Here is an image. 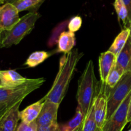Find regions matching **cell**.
<instances>
[{"label": "cell", "mask_w": 131, "mask_h": 131, "mask_svg": "<svg viewBox=\"0 0 131 131\" xmlns=\"http://www.w3.org/2000/svg\"><path fill=\"white\" fill-rule=\"evenodd\" d=\"M46 0H16L12 3L18 11L37 12Z\"/></svg>", "instance_id": "obj_18"}, {"label": "cell", "mask_w": 131, "mask_h": 131, "mask_svg": "<svg viewBox=\"0 0 131 131\" xmlns=\"http://www.w3.org/2000/svg\"><path fill=\"white\" fill-rule=\"evenodd\" d=\"M52 53L45 51H37L32 53L27 59L25 65L28 68H35L42 64L52 55Z\"/></svg>", "instance_id": "obj_19"}, {"label": "cell", "mask_w": 131, "mask_h": 131, "mask_svg": "<svg viewBox=\"0 0 131 131\" xmlns=\"http://www.w3.org/2000/svg\"><path fill=\"white\" fill-rule=\"evenodd\" d=\"M129 29H130V35L131 36V23H130V26H129Z\"/></svg>", "instance_id": "obj_32"}, {"label": "cell", "mask_w": 131, "mask_h": 131, "mask_svg": "<svg viewBox=\"0 0 131 131\" xmlns=\"http://www.w3.org/2000/svg\"><path fill=\"white\" fill-rule=\"evenodd\" d=\"M14 105H0V118L3 116L4 114L10 109L11 107Z\"/></svg>", "instance_id": "obj_27"}, {"label": "cell", "mask_w": 131, "mask_h": 131, "mask_svg": "<svg viewBox=\"0 0 131 131\" xmlns=\"http://www.w3.org/2000/svg\"><path fill=\"white\" fill-rule=\"evenodd\" d=\"M3 5V4H2V3H1V2H0V7H1V6H2V5Z\"/></svg>", "instance_id": "obj_34"}, {"label": "cell", "mask_w": 131, "mask_h": 131, "mask_svg": "<svg viewBox=\"0 0 131 131\" xmlns=\"http://www.w3.org/2000/svg\"><path fill=\"white\" fill-rule=\"evenodd\" d=\"M83 123H82V124L81 125L79 126L78 128H76V129L74 131H82V128H83Z\"/></svg>", "instance_id": "obj_30"}, {"label": "cell", "mask_w": 131, "mask_h": 131, "mask_svg": "<svg viewBox=\"0 0 131 131\" xmlns=\"http://www.w3.org/2000/svg\"><path fill=\"white\" fill-rule=\"evenodd\" d=\"M16 0H0V2L2 4L6 3H12L13 2H14Z\"/></svg>", "instance_id": "obj_29"}, {"label": "cell", "mask_w": 131, "mask_h": 131, "mask_svg": "<svg viewBox=\"0 0 131 131\" xmlns=\"http://www.w3.org/2000/svg\"><path fill=\"white\" fill-rule=\"evenodd\" d=\"M17 8L10 3L3 4L0 7V33L10 30L20 18Z\"/></svg>", "instance_id": "obj_8"}, {"label": "cell", "mask_w": 131, "mask_h": 131, "mask_svg": "<svg viewBox=\"0 0 131 131\" xmlns=\"http://www.w3.org/2000/svg\"><path fill=\"white\" fill-rule=\"evenodd\" d=\"M126 6L127 8L128 13H129V20L130 22V24L131 23V0H122Z\"/></svg>", "instance_id": "obj_26"}, {"label": "cell", "mask_w": 131, "mask_h": 131, "mask_svg": "<svg viewBox=\"0 0 131 131\" xmlns=\"http://www.w3.org/2000/svg\"><path fill=\"white\" fill-rule=\"evenodd\" d=\"M44 100L43 98L31 104L20 111V119L24 123H30L35 121L39 116L43 107Z\"/></svg>", "instance_id": "obj_13"}, {"label": "cell", "mask_w": 131, "mask_h": 131, "mask_svg": "<svg viewBox=\"0 0 131 131\" xmlns=\"http://www.w3.org/2000/svg\"><path fill=\"white\" fill-rule=\"evenodd\" d=\"M0 78L2 83V87H14L19 86L28 80L15 70H0Z\"/></svg>", "instance_id": "obj_12"}, {"label": "cell", "mask_w": 131, "mask_h": 131, "mask_svg": "<svg viewBox=\"0 0 131 131\" xmlns=\"http://www.w3.org/2000/svg\"><path fill=\"white\" fill-rule=\"evenodd\" d=\"M131 91V72L125 73L112 88L107 87V121Z\"/></svg>", "instance_id": "obj_5"}, {"label": "cell", "mask_w": 131, "mask_h": 131, "mask_svg": "<svg viewBox=\"0 0 131 131\" xmlns=\"http://www.w3.org/2000/svg\"><path fill=\"white\" fill-rule=\"evenodd\" d=\"M116 55L109 50L100 55L99 58V68L101 81L102 83H106L109 73L116 62Z\"/></svg>", "instance_id": "obj_11"}, {"label": "cell", "mask_w": 131, "mask_h": 131, "mask_svg": "<svg viewBox=\"0 0 131 131\" xmlns=\"http://www.w3.org/2000/svg\"><path fill=\"white\" fill-rule=\"evenodd\" d=\"M116 62L124 69L125 73L131 72V36L116 57Z\"/></svg>", "instance_id": "obj_15"}, {"label": "cell", "mask_w": 131, "mask_h": 131, "mask_svg": "<svg viewBox=\"0 0 131 131\" xmlns=\"http://www.w3.org/2000/svg\"><path fill=\"white\" fill-rule=\"evenodd\" d=\"M20 101L10 108L0 118V131H15L20 119Z\"/></svg>", "instance_id": "obj_9"}, {"label": "cell", "mask_w": 131, "mask_h": 131, "mask_svg": "<svg viewBox=\"0 0 131 131\" xmlns=\"http://www.w3.org/2000/svg\"><path fill=\"white\" fill-rule=\"evenodd\" d=\"M113 6L118 15V18L119 20L122 21L124 28H129L130 24L129 20V13L122 0H115Z\"/></svg>", "instance_id": "obj_20"}, {"label": "cell", "mask_w": 131, "mask_h": 131, "mask_svg": "<svg viewBox=\"0 0 131 131\" xmlns=\"http://www.w3.org/2000/svg\"><path fill=\"white\" fill-rule=\"evenodd\" d=\"M131 98V91L120 104L111 118L106 121L104 131H122L127 122L128 109Z\"/></svg>", "instance_id": "obj_6"}, {"label": "cell", "mask_w": 131, "mask_h": 131, "mask_svg": "<svg viewBox=\"0 0 131 131\" xmlns=\"http://www.w3.org/2000/svg\"><path fill=\"white\" fill-rule=\"evenodd\" d=\"M38 125L35 121L30 123H24L21 121V123L18 125V127L15 131H37Z\"/></svg>", "instance_id": "obj_24"}, {"label": "cell", "mask_w": 131, "mask_h": 131, "mask_svg": "<svg viewBox=\"0 0 131 131\" xmlns=\"http://www.w3.org/2000/svg\"><path fill=\"white\" fill-rule=\"evenodd\" d=\"M95 118L99 128H103L107 121V86L106 83L99 82L98 92L94 102Z\"/></svg>", "instance_id": "obj_7"}, {"label": "cell", "mask_w": 131, "mask_h": 131, "mask_svg": "<svg viewBox=\"0 0 131 131\" xmlns=\"http://www.w3.org/2000/svg\"><path fill=\"white\" fill-rule=\"evenodd\" d=\"M99 82L97 81L95 74L94 64L92 60L86 64L78 80L76 98L78 105L81 109L85 117L92 107L97 96Z\"/></svg>", "instance_id": "obj_2"}, {"label": "cell", "mask_w": 131, "mask_h": 131, "mask_svg": "<svg viewBox=\"0 0 131 131\" xmlns=\"http://www.w3.org/2000/svg\"><path fill=\"white\" fill-rule=\"evenodd\" d=\"M125 73L124 69L116 62L113 68H111L107 77V81H106V85L107 87L109 88L113 87L120 81Z\"/></svg>", "instance_id": "obj_21"}, {"label": "cell", "mask_w": 131, "mask_h": 131, "mask_svg": "<svg viewBox=\"0 0 131 131\" xmlns=\"http://www.w3.org/2000/svg\"><path fill=\"white\" fill-rule=\"evenodd\" d=\"M59 106L60 105L56 103L49 100H44L40 113L35 120L38 127L49 125L57 122Z\"/></svg>", "instance_id": "obj_10"}, {"label": "cell", "mask_w": 131, "mask_h": 131, "mask_svg": "<svg viewBox=\"0 0 131 131\" xmlns=\"http://www.w3.org/2000/svg\"><path fill=\"white\" fill-rule=\"evenodd\" d=\"M59 125L58 122L46 126L38 127L37 131H58Z\"/></svg>", "instance_id": "obj_25"}, {"label": "cell", "mask_w": 131, "mask_h": 131, "mask_svg": "<svg viewBox=\"0 0 131 131\" xmlns=\"http://www.w3.org/2000/svg\"><path fill=\"white\" fill-rule=\"evenodd\" d=\"M0 87H2V83H1V78H0Z\"/></svg>", "instance_id": "obj_33"}, {"label": "cell", "mask_w": 131, "mask_h": 131, "mask_svg": "<svg viewBox=\"0 0 131 131\" xmlns=\"http://www.w3.org/2000/svg\"><path fill=\"white\" fill-rule=\"evenodd\" d=\"M40 17L38 12H29L20 17L12 29L0 33V48H9L18 44L25 36L31 32Z\"/></svg>", "instance_id": "obj_3"}, {"label": "cell", "mask_w": 131, "mask_h": 131, "mask_svg": "<svg viewBox=\"0 0 131 131\" xmlns=\"http://www.w3.org/2000/svg\"><path fill=\"white\" fill-rule=\"evenodd\" d=\"M127 131H131V128H130V129H129V130H127Z\"/></svg>", "instance_id": "obj_35"}, {"label": "cell", "mask_w": 131, "mask_h": 131, "mask_svg": "<svg viewBox=\"0 0 131 131\" xmlns=\"http://www.w3.org/2000/svg\"><path fill=\"white\" fill-rule=\"evenodd\" d=\"M98 128L95 118L94 105L93 104L88 114L84 117L82 131H97Z\"/></svg>", "instance_id": "obj_22"}, {"label": "cell", "mask_w": 131, "mask_h": 131, "mask_svg": "<svg viewBox=\"0 0 131 131\" xmlns=\"http://www.w3.org/2000/svg\"><path fill=\"white\" fill-rule=\"evenodd\" d=\"M83 23V20L80 16H74L70 19L69 24H68V28L69 31L75 33L78 32L81 28Z\"/></svg>", "instance_id": "obj_23"}, {"label": "cell", "mask_w": 131, "mask_h": 131, "mask_svg": "<svg viewBox=\"0 0 131 131\" xmlns=\"http://www.w3.org/2000/svg\"><path fill=\"white\" fill-rule=\"evenodd\" d=\"M84 116L79 106L76 109L74 116L64 124L59 125L58 131H74L78 128L84 121Z\"/></svg>", "instance_id": "obj_17"}, {"label": "cell", "mask_w": 131, "mask_h": 131, "mask_svg": "<svg viewBox=\"0 0 131 131\" xmlns=\"http://www.w3.org/2000/svg\"><path fill=\"white\" fill-rule=\"evenodd\" d=\"M97 131H104V130H103V129H102V128H98Z\"/></svg>", "instance_id": "obj_31"}, {"label": "cell", "mask_w": 131, "mask_h": 131, "mask_svg": "<svg viewBox=\"0 0 131 131\" xmlns=\"http://www.w3.org/2000/svg\"><path fill=\"white\" fill-rule=\"evenodd\" d=\"M127 122L131 123V98L130 100L129 105V109H128V114H127Z\"/></svg>", "instance_id": "obj_28"}, {"label": "cell", "mask_w": 131, "mask_h": 131, "mask_svg": "<svg viewBox=\"0 0 131 131\" xmlns=\"http://www.w3.org/2000/svg\"><path fill=\"white\" fill-rule=\"evenodd\" d=\"M75 45V33L68 31L63 32L60 35L58 39L57 53H63L70 52Z\"/></svg>", "instance_id": "obj_14"}, {"label": "cell", "mask_w": 131, "mask_h": 131, "mask_svg": "<svg viewBox=\"0 0 131 131\" xmlns=\"http://www.w3.org/2000/svg\"><path fill=\"white\" fill-rule=\"evenodd\" d=\"M130 34V31L129 28H124L115 39L109 48V51L113 53L117 57L125 46Z\"/></svg>", "instance_id": "obj_16"}, {"label": "cell", "mask_w": 131, "mask_h": 131, "mask_svg": "<svg viewBox=\"0 0 131 131\" xmlns=\"http://www.w3.org/2000/svg\"><path fill=\"white\" fill-rule=\"evenodd\" d=\"M83 52L78 49H73L70 52L64 53L60 60L59 69L52 86L49 92L42 98L60 105L66 95L69 84Z\"/></svg>", "instance_id": "obj_1"}, {"label": "cell", "mask_w": 131, "mask_h": 131, "mask_svg": "<svg viewBox=\"0 0 131 131\" xmlns=\"http://www.w3.org/2000/svg\"><path fill=\"white\" fill-rule=\"evenodd\" d=\"M46 81L44 78H28L24 83L14 87H0V105H15L29 94L38 89Z\"/></svg>", "instance_id": "obj_4"}]
</instances>
